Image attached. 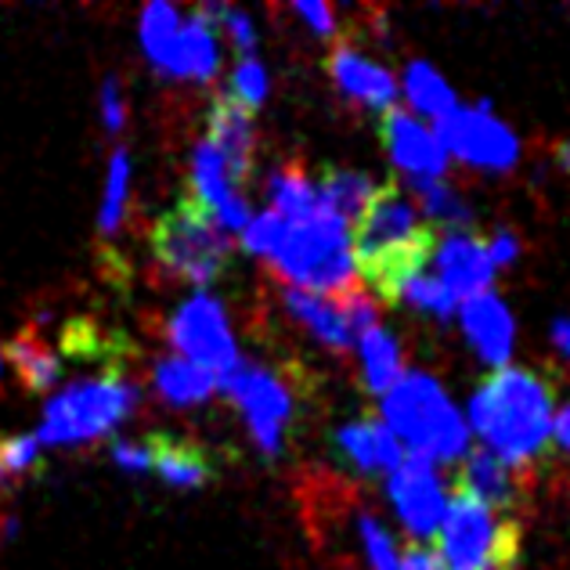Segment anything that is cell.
<instances>
[{
	"instance_id": "obj_12",
	"label": "cell",
	"mask_w": 570,
	"mask_h": 570,
	"mask_svg": "<svg viewBox=\"0 0 570 570\" xmlns=\"http://www.w3.org/2000/svg\"><path fill=\"white\" fill-rule=\"evenodd\" d=\"M430 264H438V278L455 299L488 293L494 282V264L488 257V246L473 232H441Z\"/></svg>"
},
{
	"instance_id": "obj_32",
	"label": "cell",
	"mask_w": 570,
	"mask_h": 570,
	"mask_svg": "<svg viewBox=\"0 0 570 570\" xmlns=\"http://www.w3.org/2000/svg\"><path fill=\"white\" fill-rule=\"evenodd\" d=\"M357 531H362V546H365V557H368L372 570H397L401 567L394 538L386 534V528L376 517H372V513L357 517Z\"/></svg>"
},
{
	"instance_id": "obj_24",
	"label": "cell",
	"mask_w": 570,
	"mask_h": 570,
	"mask_svg": "<svg viewBox=\"0 0 570 570\" xmlns=\"http://www.w3.org/2000/svg\"><path fill=\"white\" fill-rule=\"evenodd\" d=\"M4 357L11 362V368H14V376L22 380V386L26 390H51L55 383H58V354L51 351V343H43L33 328H22L19 336H14L11 343H8V351H4Z\"/></svg>"
},
{
	"instance_id": "obj_25",
	"label": "cell",
	"mask_w": 570,
	"mask_h": 570,
	"mask_svg": "<svg viewBox=\"0 0 570 570\" xmlns=\"http://www.w3.org/2000/svg\"><path fill=\"white\" fill-rule=\"evenodd\" d=\"M220 66L217 29L206 19L203 8L191 11L181 26V80H209Z\"/></svg>"
},
{
	"instance_id": "obj_3",
	"label": "cell",
	"mask_w": 570,
	"mask_h": 570,
	"mask_svg": "<svg viewBox=\"0 0 570 570\" xmlns=\"http://www.w3.org/2000/svg\"><path fill=\"white\" fill-rule=\"evenodd\" d=\"M264 261L293 285L318 296H343L357 285L354 246L347 220L322 203L304 217H278V232Z\"/></svg>"
},
{
	"instance_id": "obj_15",
	"label": "cell",
	"mask_w": 570,
	"mask_h": 570,
	"mask_svg": "<svg viewBox=\"0 0 570 570\" xmlns=\"http://www.w3.org/2000/svg\"><path fill=\"white\" fill-rule=\"evenodd\" d=\"M462 333L473 343V351L484 357L488 365L505 368L509 354H513V314L494 293H480L462 299L459 307Z\"/></svg>"
},
{
	"instance_id": "obj_30",
	"label": "cell",
	"mask_w": 570,
	"mask_h": 570,
	"mask_svg": "<svg viewBox=\"0 0 570 570\" xmlns=\"http://www.w3.org/2000/svg\"><path fill=\"white\" fill-rule=\"evenodd\" d=\"M394 304H409L415 311L430 314V318H452V314L459 311V299L452 296L441 285V278L430 272V267H423V272H415L409 282L401 285Z\"/></svg>"
},
{
	"instance_id": "obj_17",
	"label": "cell",
	"mask_w": 570,
	"mask_h": 570,
	"mask_svg": "<svg viewBox=\"0 0 570 570\" xmlns=\"http://www.w3.org/2000/svg\"><path fill=\"white\" fill-rule=\"evenodd\" d=\"M455 491L470 494V499H476L480 505H488L491 513H502V517H513V509L520 502L517 470L505 466V462L494 459L491 452H470L462 459Z\"/></svg>"
},
{
	"instance_id": "obj_4",
	"label": "cell",
	"mask_w": 570,
	"mask_h": 570,
	"mask_svg": "<svg viewBox=\"0 0 570 570\" xmlns=\"http://www.w3.org/2000/svg\"><path fill=\"white\" fill-rule=\"evenodd\" d=\"M383 426L412 455L426 462H462L470 455V426L459 415L444 386L426 372H401V380L383 394Z\"/></svg>"
},
{
	"instance_id": "obj_38",
	"label": "cell",
	"mask_w": 570,
	"mask_h": 570,
	"mask_svg": "<svg viewBox=\"0 0 570 570\" xmlns=\"http://www.w3.org/2000/svg\"><path fill=\"white\" fill-rule=\"evenodd\" d=\"M552 438H557V444L563 448V452H570V404L557 419H552Z\"/></svg>"
},
{
	"instance_id": "obj_33",
	"label": "cell",
	"mask_w": 570,
	"mask_h": 570,
	"mask_svg": "<svg viewBox=\"0 0 570 570\" xmlns=\"http://www.w3.org/2000/svg\"><path fill=\"white\" fill-rule=\"evenodd\" d=\"M124 116H127V105H124V91H119L116 80H105L101 87V124L109 134L124 130Z\"/></svg>"
},
{
	"instance_id": "obj_29",
	"label": "cell",
	"mask_w": 570,
	"mask_h": 570,
	"mask_svg": "<svg viewBox=\"0 0 570 570\" xmlns=\"http://www.w3.org/2000/svg\"><path fill=\"white\" fill-rule=\"evenodd\" d=\"M127 191H130V153L127 148H116L109 156V174H105V195L98 209V232L105 238H112L119 232V224H124Z\"/></svg>"
},
{
	"instance_id": "obj_41",
	"label": "cell",
	"mask_w": 570,
	"mask_h": 570,
	"mask_svg": "<svg viewBox=\"0 0 570 570\" xmlns=\"http://www.w3.org/2000/svg\"><path fill=\"white\" fill-rule=\"evenodd\" d=\"M0 376H4V347H0Z\"/></svg>"
},
{
	"instance_id": "obj_13",
	"label": "cell",
	"mask_w": 570,
	"mask_h": 570,
	"mask_svg": "<svg viewBox=\"0 0 570 570\" xmlns=\"http://www.w3.org/2000/svg\"><path fill=\"white\" fill-rule=\"evenodd\" d=\"M383 145L390 159H394L412 181H438L448 170V153L441 148L438 134L423 127L404 109L383 112Z\"/></svg>"
},
{
	"instance_id": "obj_5",
	"label": "cell",
	"mask_w": 570,
	"mask_h": 570,
	"mask_svg": "<svg viewBox=\"0 0 570 570\" xmlns=\"http://www.w3.org/2000/svg\"><path fill=\"white\" fill-rule=\"evenodd\" d=\"M141 390L134 386L124 368H101L91 380H72L66 390L48 401L33 438L40 448H72L83 441H98L112 433L119 423H127Z\"/></svg>"
},
{
	"instance_id": "obj_8",
	"label": "cell",
	"mask_w": 570,
	"mask_h": 570,
	"mask_svg": "<svg viewBox=\"0 0 570 570\" xmlns=\"http://www.w3.org/2000/svg\"><path fill=\"white\" fill-rule=\"evenodd\" d=\"M170 343L177 347V357L206 368L209 376L224 380L238 368V347L228 328V314L209 293H195L174 311L170 318Z\"/></svg>"
},
{
	"instance_id": "obj_31",
	"label": "cell",
	"mask_w": 570,
	"mask_h": 570,
	"mask_svg": "<svg viewBox=\"0 0 570 570\" xmlns=\"http://www.w3.org/2000/svg\"><path fill=\"white\" fill-rule=\"evenodd\" d=\"M224 98L243 105L246 112L261 109L264 98H267V69L261 66V58H238V66L232 69V80H228V91Z\"/></svg>"
},
{
	"instance_id": "obj_16",
	"label": "cell",
	"mask_w": 570,
	"mask_h": 570,
	"mask_svg": "<svg viewBox=\"0 0 570 570\" xmlns=\"http://www.w3.org/2000/svg\"><path fill=\"white\" fill-rule=\"evenodd\" d=\"M148 452V470L170 488H203L214 480V459L206 455L203 444L174 438L167 430L148 433L141 441Z\"/></svg>"
},
{
	"instance_id": "obj_27",
	"label": "cell",
	"mask_w": 570,
	"mask_h": 570,
	"mask_svg": "<svg viewBox=\"0 0 570 570\" xmlns=\"http://www.w3.org/2000/svg\"><path fill=\"white\" fill-rule=\"evenodd\" d=\"M415 191H419V203H423V220L430 224L433 232H470V206L466 199L444 181V177H438V181H412Z\"/></svg>"
},
{
	"instance_id": "obj_40",
	"label": "cell",
	"mask_w": 570,
	"mask_h": 570,
	"mask_svg": "<svg viewBox=\"0 0 570 570\" xmlns=\"http://www.w3.org/2000/svg\"><path fill=\"white\" fill-rule=\"evenodd\" d=\"M557 159H560V167L570 174V141H560V148H557Z\"/></svg>"
},
{
	"instance_id": "obj_35",
	"label": "cell",
	"mask_w": 570,
	"mask_h": 570,
	"mask_svg": "<svg viewBox=\"0 0 570 570\" xmlns=\"http://www.w3.org/2000/svg\"><path fill=\"white\" fill-rule=\"evenodd\" d=\"M112 462L127 473H145L148 470V452L141 441H116L112 444Z\"/></svg>"
},
{
	"instance_id": "obj_39",
	"label": "cell",
	"mask_w": 570,
	"mask_h": 570,
	"mask_svg": "<svg viewBox=\"0 0 570 570\" xmlns=\"http://www.w3.org/2000/svg\"><path fill=\"white\" fill-rule=\"evenodd\" d=\"M552 340H557V347L570 357V318H560L552 325Z\"/></svg>"
},
{
	"instance_id": "obj_37",
	"label": "cell",
	"mask_w": 570,
	"mask_h": 570,
	"mask_svg": "<svg viewBox=\"0 0 570 570\" xmlns=\"http://www.w3.org/2000/svg\"><path fill=\"white\" fill-rule=\"evenodd\" d=\"M397 570H444L441 557H438V549H430V546H412L409 552H404V560Z\"/></svg>"
},
{
	"instance_id": "obj_19",
	"label": "cell",
	"mask_w": 570,
	"mask_h": 570,
	"mask_svg": "<svg viewBox=\"0 0 570 570\" xmlns=\"http://www.w3.org/2000/svg\"><path fill=\"white\" fill-rule=\"evenodd\" d=\"M336 444H340V452L365 473H394L404 459L401 441L383 423H376V419L347 423L336 433Z\"/></svg>"
},
{
	"instance_id": "obj_18",
	"label": "cell",
	"mask_w": 570,
	"mask_h": 570,
	"mask_svg": "<svg viewBox=\"0 0 570 570\" xmlns=\"http://www.w3.org/2000/svg\"><path fill=\"white\" fill-rule=\"evenodd\" d=\"M328 72H333L336 87L347 98L368 105V109H394V98H397V80L390 77V69L368 62L365 55H357L347 43H340L328 58Z\"/></svg>"
},
{
	"instance_id": "obj_14",
	"label": "cell",
	"mask_w": 570,
	"mask_h": 570,
	"mask_svg": "<svg viewBox=\"0 0 570 570\" xmlns=\"http://www.w3.org/2000/svg\"><path fill=\"white\" fill-rule=\"evenodd\" d=\"M203 141L214 145V153L220 156L232 185L243 188L253 174V141H257L253 138V112H246L243 105H235L220 95L214 105H209Z\"/></svg>"
},
{
	"instance_id": "obj_20",
	"label": "cell",
	"mask_w": 570,
	"mask_h": 570,
	"mask_svg": "<svg viewBox=\"0 0 570 570\" xmlns=\"http://www.w3.org/2000/svg\"><path fill=\"white\" fill-rule=\"evenodd\" d=\"M181 11L170 4H148L141 14V48L163 77L181 80Z\"/></svg>"
},
{
	"instance_id": "obj_26",
	"label": "cell",
	"mask_w": 570,
	"mask_h": 570,
	"mask_svg": "<svg viewBox=\"0 0 570 570\" xmlns=\"http://www.w3.org/2000/svg\"><path fill=\"white\" fill-rule=\"evenodd\" d=\"M357 354H362V372H365V386L372 394H386L390 386L401 380V347L397 340L386 333L383 325H372L368 333L354 340Z\"/></svg>"
},
{
	"instance_id": "obj_21",
	"label": "cell",
	"mask_w": 570,
	"mask_h": 570,
	"mask_svg": "<svg viewBox=\"0 0 570 570\" xmlns=\"http://www.w3.org/2000/svg\"><path fill=\"white\" fill-rule=\"evenodd\" d=\"M156 394L174 404V409H191V404L209 401L220 390V380L209 376L206 368L185 362V357H159L153 368Z\"/></svg>"
},
{
	"instance_id": "obj_1",
	"label": "cell",
	"mask_w": 570,
	"mask_h": 570,
	"mask_svg": "<svg viewBox=\"0 0 570 570\" xmlns=\"http://www.w3.org/2000/svg\"><path fill=\"white\" fill-rule=\"evenodd\" d=\"M354 267L365 289L394 304V296L415 272L433 261L438 232L419 214V206L397 185H380L365 214L354 224ZM368 293V296H372Z\"/></svg>"
},
{
	"instance_id": "obj_7",
	"label": "cell",
	"mask_w": 570,
	"mask_h": 570,
	"mask_svg": "<svg viewBox=\"0 0 570 570\" xmlns=\"http://www.w3.org/2000/svg\"><path fill=\"white\" fill-rule=\"evenodd\" d=\"M433 542L444 570H513L520 557V520L491 513L488 505L455 491Z\"/></svg>"
},
{
	"instance_id": "obj_6",
	"label": "cell",
	"mask_w": 570,
	"mask_h": 570,
	"mask_svg": "<svg viewBox=\"0 0 570 570\" xmlns=\"http://www.w3.org/2000/svg\"><path fill=\"white\" fill-rule=\"evenodd\" d=\"M153 253L174 278H181L195 289L214 285L232 257V238L220 228L217 217L185 195L174 209H167L153 228Z\"/></svg>"
},
{
	"instance_id": "obj_36",
	"label": "cell",
	"mask_w": 570,
	"mask_h": 570,
	"mask_svg": "<svg viewBox=\"0 0 570 570\" xmlns=\"http://www.w3.org/2000/svg\"><path fill=\"white\" fill-rule=\"evenodd\" d=\"M484 246H488V257L494 267H505L520 257V238L513 232H494L491 238H484Z\"/></svg>"
},
{
	"instance_id": "obj_22",
	"label": "cell",
	"mask_w": 570,
	"mask_h": 570,
	"mask_svg": "<svg viewBox=\"0 0 570 570\" xmlns=\"http://www.w3.org/2000/svg\"><path fill=\"white\" fill-rule=\"evenodd\" d=\"M285 311H289L304 328H311V336L318 343H325L328 351H347L354 343L351 328L343 325L340 311H336V304L328 296L285 285Z\"/></svg>"
},
{
	"instance_id": "obj_28",
	"label": "cell",
	"mask_w": 570,
	"mask_h": 570,
	"mask_svg": "<svg viewBox=\"0 0 570 570\" xmlns=\"http://www.w3.org/2000/svg\"><path fill=\"white\" fill-rule=\"evenodd\" d=\"M404 95H409L412 109L430 116L433 124L444 119L452 109H459L455 91L448 87V80L441 77V72L426 62H412L409 69H404Z\"/></svg>"
},
{
	"instance_id": "obj_10",
	"label": "cell",
	"mask_w": 570,
	"mask_h": 570,
	"mask_svg": "<svg viewBox=\"0 0 570 570\" xmlns=\"http://www.w3.org/2000/svg\"><path fill=\"white\" fill-rule=\"evenodd\" d=\"M220 390L228 394L238 412L246 415L253 441L264 455H278L285 444V423L293 419V397L278 376H272L267 368L238 362L235 372L220 380Z\"/></svg>"
},
{
	"instance_id": "obj_9",
	"label": "cell",
	"mask_w": 570,
	"mask_h": 570,
	"mask_svg": "<svg viewBox=\"0 0 570 570\" xmlns=\"http://www.w3.org/2000/svg\"><path fill=\"white\" fill-rule=\"evenodd\" d=\"M433 134H438L448 159L455 156L476 170L502 174V170H513L520 159L517 134L509 130L502 119H494L488 105H476V109H452L444 119H438Z\"/></svg>"
},
{
	"instance_id": "obj_34",
	"label": "cell",
	"mask_w": 570,
	"mask_h": 570,
	"mask_svg": "<svg viewBox=\"0 0 570 570\" xmlns=\"http://www.w3.org/2000/svg\"><path fill=\"white\" fill-rule=\"evenodd\" d=\"M293 11H296L299 19H304L318 37H333V29H336V11L328 8V4H322V0H307V4H296Z\"/></svg>"
},
{
	"instance_id": "obj_23",
	"label": "cell",
	"mask_w": 570,
	"mask_h": 570,
	"mask_svg": "<svg viewBox=\"0 0 570 570\" xmlns=\"http://www.w3.org/2000/svg\"><path fill=\"white\" fill-rule=\"evenodd\" d=\"M314 185H318L322 199L333 206V214L340 220H354L365 214V206L372 203V195H376V181H372L368 174L362 170H347V167H322V174L314 177Z\"/></svg>"
},
{
	"instance_id": "obj_11",
	"label": "cell",
	"mask_w": 570,
	"mask_h": 570,
	"mask_svg": "<svg viewBox=\"0 0 570 570\" xmlns=\"http://www.w3.org/2000/svg\"><path fill=\"white\" fill-rule=\"evenodd\" d=\"M390 502H394L401 523L415 538H438L448 509V494L441 476L433 473V462L419 455H404L401 466L390 473Z\"/></svg>"
},
{
	"instance_id": "obj_2",
	"label": "cell",
	"mask_w": 570,
	"mask_h": 570,
	"mask_svg": "<svg viewBox=\"0 0 570 570\" xmlns=\"http://www.w3.org/2000/svg\"><path fill=\"white\" fill-rule=\"evenodd\" d=\"M552 394L528 368H494L470 401V426L505 466H531L552 438Z\"/></svg>"
}]
</instances>
